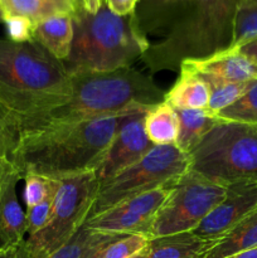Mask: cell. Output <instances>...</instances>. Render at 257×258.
<instances>
[{
	"instance_id": "cell-1",
	"label": "cell",
	"mask_w": 257,
	"mask_h": 258,
	"mask_svg": "<svg viewBox=\"0 0 257 258\" xmlns=\"http://www.w3.org/2000/svg\"><path fill=\"white\" fill-rule=\"evenodd\" d=\"M238 0H139L135 17L148 42L150 72L179 71L188 59L231 49Z\"/></svg>"
},
{
	"instance_id": "cell-2",
	"label": "cell",
	"mask_w": 257,
	"mask_h": 258,
	"mask_svg": "<svg viewBox=\"0 0 257 258\" xmlns=\"http://www.w3.org/2000/svg\"><path fill=\"white\" fill-rule=\"evenodd\" d=\"M131 113L134 112L77 122L47 123L22 131L14 161L18 175L23 179L27 174H39L59 180L93 171L123 117Z\"/></svg>"
},
{
	"instance_id": "cell-3",
	"label": "cell",
	"mask_w": 257,
	"mask_h": 258,
	"mask_svg": "<svg viewBox=\"0 0 257 258\" xmlns=\"http://www.w3.org/2000/svg\"><path fill=\"white\" fill-rule=\"evenodd\" d=\"M71 76L63 62L32 42L0 38V105L17 120L19 130L71 97Z\"/></svg>"
},
{
	"instance_id": "cell-4",
	"label": "cell",
	"mask_w": 257,
	"mask_h": 258,
	"mask_svg": "<svg viewBox=\"0 0 257 258\" xmlns=\"http://www.w3.org/2000/svg\"><path fill=\"white\" fill-rule=\"evenodd\" d=\"M70 76L72 86L70 100L38 117L22 131L47 123L77 122L135 112L159 105L165 95L151 77L131 67Z\"/></svg>"
},
{
	"instance_id": "cell-5",
	"label": "cell",
	"mask_w": 257,
	"mask_h": 258,
	"mask_svg": "<svg viewBox=\"0 0 257 258\" xmlns=\"http://www.w3.org/2000/svg\"><path fill=\"white\" fill-rule=\"evenodd\" d=\"M72 22V48L63 62L70 75L131 67L148 49L135 12L123 17L116 15L105 0L96 13L77 10Z\"/></svg>"
},
{
	"instance_id": "cell-6",
	"label": "cell",
	"mask_w": 257,
	"mask_h": 258,
	"mask_svg": "<svg viewBox=\"0 0 257 258\" xmlns=\"http://www.w3.org/2000/svg\"><path fill=\"white\" fill-rule=\"evenodd\" d=\"M189 159V170L216 183L257 181V125L219 118Z\"/></svg>"
},
{
	"instance_id": "cell-7",
	"label": "cell",
	"mask_w": 257,
	"mask_h": 258,
	"mask_svg": "<svg viewBox=\"0 0 257 258\" xmlns=\"http://www.w3.org/2000/svg\"><path fill=\"white\" fill-rule=\"evenodd\" d=\"M59 180V189L47 224L20 243V258H49L87 221L100 189L95 171Z\"/></svg>"
},
{
	"instance_id": "cell-8",
	"label": "cell",
	"mask_w": 257,
	"mask_h": 258,
	"mask_svg": "<svg viewBox=\"0 0 257 258\" xmlns=\"http://www.w3.org/2000/svg\"><path fill=\"white\" fill-rule=\"evenodd\" d=\"M189 154L175 145L154 146L140 160L100 184L87 221L122 202L175 180L189 170Z\"/></svg>"
},
{
	"instance_id": "cell-9",
	"label": "cell",
	"mask_w": 257,
	"mask_h": 258,
	"mask_svg": "<svg viewBox=\"0 0 257 258\" xmlns=\"http://www.w3.org/2000/svg\"><path fill=\"white\" fill-rule=\"evenodd\" d=\"M228 185L188 170L169 185L165 201L154 217L149 238L191 232L227 194Z\"/></svg>"
},
{
	"instance_id": "cell-10",
	"label": "cell",
	"mask_w": 257,
	"mask_h": 258,
	"mask_svg": "<svg viewBox=\"0 0 257 258\" xmlns=\"http://www.w3.org/2000/svg\"><path fill=\"white\" fill-rule=\"evenodd\" d=\"M170 183L122 202L92 217L83 226L106 233H140L149 237L154 217L168 196Z\"/></svg>"
},
{
	"instance_id": "cell-11",
	"label": "cell",
	"mask_w": 257,
	"mask_h": 258,
	"mask_svg": "<svg viewBox=\"0 0 257 258\" xmlns=\"http://www.w3.org/2000/svg\"><path fill=\"white\" fill-rule=\"evenodd\" d=\"M149 110L145 108L123 117L112 143L93 170L100 184L140 160L155 146L148 139L144 127Z\"/></svg>"
},
{
	"instance_id": "cell-12",
	"label": "cell",
	"mask_w": 257,
	"mask_h": 258,
	"mask_svg": "<svg viewBox=\"0 0 257 258\" xmlns=\"http://www.w3.org/2000/svg\"><path fill=\"white\" fill-rule=\"evenodd\" d=\"M257 207V181L229 184L223 201L191 231L206 241L217 242Z\"/></svg>"
},
{
	"instance_id": "cell-13",
	"label": "cell",
	"mask_w": 257,
	"mask_h": 258,
	"mask_svg": "<svg viewBox=\"0 0 257 258\" xmlns=\"http://www.w3.org/2000/svg\"><path fill=\"white\" fill-rule=\"evenodd\" d=\"M180 71L211 76L228 82L257 80V66L236 48L216 53L202 59L184 60L179 68V72Z\"/></svg>"
},
{
	"instance_id": "cell-14",
	"label": "cell",
	"mask_w": 257,
	"mask_h": 258,
	"mask_svg": "<svg viewBox=\"0 0 257 258\" xmlns=\"http://www.w3.org/2000/svg\"><path fill=\"white\" fill-rule=\"evenodd\" d=\"M20 176L12 173L0 181V247L18 246L27 234L25 213L18 201Z\"/></svg>"
},
{
	"instance_id": "cell-15",
	"label": "cell",
	"mask_w": 257,
	"mask_h": 258,
	"mask_svg": "<svg viewBox=\"0 0 257 258\" xmlns=\"http://www.w3.org/2000/svg\"><path fill=\"white\" fill-rule=\"evenodd\" d=\"M214 243L191 232L156 237L149 239L143 258H204Z\"/></svg>"
},
{
	"instance_id": "cell-16",
	"label": "cell",
	"mask_w": 257,
	"mask_h": 258,
	"mask_svg": "<svg viewBox=\"0 0 257 258\" xmlns=\"http://www.w3.org/2000/svg\"><path fill=\"white\" fill-rule=\"evenodd\" d=\"M33 40L42 45L58 60L65 62L72 48V17L66 14H55L40 20L34 25Z\"/></svg>"
},
{
	"instance_id": "cell-17",
	"label": "cell",
	"mask_w": 257,
	"mask_h": 258,
	"mask_svg": "<svg viewBox=\"0 0 257 258\" xmlns=\"http://www.w3.org/2000/svg\"><path fill=\"white\" fill-rule=\"evenodd\" d=\"M211 98L208 85L197 75L180 72V76L164 95V102L175 110H207Z\"/></svg>"
},
{
	"instance_id": "cell-18",
	"label": "cell",
	"mask_w": 257,
	"mask_h": 258,
	"mask_svg": "<svg viewBox=\"0 0 257 258\" xmlns=\"http://www.w3.org/2000/svg\"><path fill=\"white\" fill-rule=\"evenodd\" d=\"M144 127L153 145H175L180 122L176 111L163 101L146 112Z\"/></svg>"
},
{
	"instance_id": "cell-19",
	"label": "cell",
	"mask_w": 257,
	"mask_h": 258,
	"mask_svg": "<svg viewBox=\"0 0 257 258\" xmlns=\"http://www.w3.org/2000/svg\"><path fill=\"white\" fill-rule=\"evenodd\" d=\"M257 247V209L214 243L204 258H223Z\"/></svg>"
},
{
	"instance_id": "cell-20",
	"label": "cell",
	"mask_w": 257,
	"mask_h": 258,
	"mask_svg": "<svg viewBox=\"0 0 257 258\" xmlns=\"http://www.w3.org/2000/svg\"><path fill=\"white\" fill-rule=\"evenodd\" d=\"M175 110V108H174ZM178 113L180 130L175 146L186 154L199 144L219 121L218 117L207 110H175Z\"/></svg>"
},
{
	"instance_id": "cell-21",
	"label": "cell",
	"mask_w": 257,
	"mask_h": 258,
	"mask_svg": "<svg viewBox=\"0 0 257 258\" xmlns=\"http://www.w3.org/2000/svg\"><path fill=\"white\" fill-rule=\"evenodd\" d=\"M127 234L106 233L82 226L77 233L49 258H85Z\"/></svg>"
},
{
	"instance_id": "cell-22",
	"label": "cell",
	"mask_w": 257,
	"mask_h": 258,
	"mask_svg": "<svg viewBox=\"0 0 257 258\" xmlns=\"http://www.w3.org/2000/svg\"><path fill=\"white\" fill-rule=\"evenodd\" d=\"M19 138L17 120L0 105V181L9 174L17 173L14 161Z\"/></svg>"
},
{
	"instance_id": "cell-23",
	"label": "cell",
	"mask_w": 257,
	"mask_h": 258,
	"mask_svg": "<svg viewBox=\"0 0 257 258\" xmlns=\"http://www.w3.org/2000/svg\"><path fill=\"white\" fill-rule=\"evenodd\" d=\"M180 72H183V71H180ZM193 75H197L208 85L209 91H211V98H209V105L207 107V111L213 116H216L224 108L233 105L238 98H241L248 91L252 82L254 81L228 82V81H222L218 78L211 77V76L198 75V73H193Z\"/></svg>"
},
{
	"instance_id": "cell-24",
	"label": "cell",
	"mask_w": 257,
	"mask_h": 258,
	"mask_svg": "<svg viewBox=\"0 0 257 258\" xmlns=\"http://www.w3.org/2000/svg\"><path fill=\"white\" fill-rule=\"evenodd\" d=\"M3 18L24 17L34 24L58 14L47 0H0Z\"/></svg>"
},
{
	"instance_id": "cell-25",
	"label": "cell",
	"mask_w": 257,
	"mask_h": 258,
	"mask_svg": "<svg viewBox=\"0 0 257 258\" xmlns=\"http://www.w3.org/2000/svg\"><path fill=\"white\" fill-rule=\"evenodd\" d=\"M253 38H257V0H238L232 48L239 47Z\"/></svg>"
},
{
	"instance_id": "cell-26",
	"label": "cell",
	"mask_w": 257,
	"mask_h": 258,
	"mask_svg": "<svg viewBox=\"0 0 257 258\" xmlns=\"http://www.w3.org/2000/svg\"><path fill=\"white\" fill-rule=\"evenodd\" d=\"M23 180H24L23 199L27 208H32L48 199L55 198L60 185V180L58 179L39 175V174H27Z\"/></svg>"
},
{
	"instance_id": "cell-27",
	"label": "cell",
	"mask_w": 257,
	"mask_h": 258,
	"mask_svg": "<svg viewBox=\"0 0 257 258\" xmlns=\"http://www.w3.org/2000/svg\"><path fill=\"white\" fill-rule=\"evenodd\" d=\"M216 117L226 121L257 125V80L252 82L251 87L241 98L217 113Z\"/></svg>"
},
{
	"instance_id": "cell-28",
	"label": "cell",
	"mask_w": 257,
	"mask_h": 258,
	"mask_svg": "<svg viewBox=\"0 0 257 258\" xmlns=\"http://www.w3.org/2000/svg\"><path fill=\"white\" fill-rule=\"evenodd\" d=\"M149 239L145 234H127L105 247L100 258H133L146 248Z\"/></svg>"
},
{
	"instance_id": "cell-29",
	"label": "cell",
	"mask_w": 257,
	"mask_h": 258,
	"mask_svg": "<svg viewBox=\"0 0 257 258\" xmlns=\"http://www.w3.org/2000/svg\"><path fill=\"white\" fill-rule=\"evenodd\" d=\"M3 23L7 29L8 39L17 43L32 42L34 33V23L24 17L3 18Z\"/></svg>"
},
{
	"instance_id": "cell-30",
	"label": "cell",
	"mask_w": 257,
	"mask_h": 258,
	"mask_svg": "<svg viewBox=\"0 0 257 258\" xmlns=\"http://www.w3.org/2000/svg\"><path fill=\"white\" fill-rule=\"evenodd\" d=\"M53 203H54V198L48 199V201L32 207V208H27L25 224H27L28 236L37 233L38 231H40L47 224L50 213H52Z\"/></svg>"
},
{
	"instance_id": "cell-31",
	"label": "cell",
	"mask_w": 257,
	"mask_h": 258,
	"mask_svg": "<svg viewBox=\"0 0 257 258\" xmlns=\"http://www.w3.org/2000/svg\"><path fill=\"white\" fill-rule=\"evenodd\" d=\"M105 3L113 14L123 17L135 12L139 0H105Z\"/></svg>"
},
{
	"instance_id": "cell-32",
	"label": "cell",
	"mask_w": 257,
	"mask_h": 258,
	"mask_svg": "<svg viewBox=\"0 0 257 258\" xmlns=\"http://www.w3.org/2000/svg\"><path fill=\"white\" fill-rule=\"evenodd\" d=\"M58 14H66L73 17L76 13V5L73 0H47Z\"/></svg>"
},
{
	"instance_id": "cell-33",
	"label": "cell",
	"mask_w": 257,
	"mask_h": 258,
	"mask_svg": "<svg viewBox=\"0 0 257 258\" xmlns=\"http://www.w3.org/2000/svg\"><path fill=\"white\" fill-rule=\"evenodd\" d=\"M236 49H238L242 54L246 55L251 62H253L257 66V38L248 40L244 44L237 47Z\"/></svg>"
},
{
	"instance_id": "cell-34",
	"label": "cell",
	"mask_w": 257,
	"mask_h": 258,
	"mask_svg": "<svg viewBox=\"0 0 257 258\" xmlns=\"http://www.w3.org/2000/svg\"><path fill=\"white\" fill-rule=\"evenodd\" d=\"M19 246L0 247V258H20Z\"/></svg>"
},
{
	"instance_id": "cell-35",
	"label": "cell",
	"mask_w": 257,
	"mask_h": 258,
	"mask_svg": "<svg viewBox=\"0 0 257 258\" xmlns=\"http://www.w3.org/2000/svg\"><path fill=\"white\" fill-rule=\"evenodd\" d=\"M223 258H257V247L246 249V251L237 252V253L231 254V256H227Z\"/></svg>"
},
{
	"instance_id": "cell-36",
	"label": "cell",
	"mask_w": 257,
	"mask_h": 258,
	"mask_svg": "<svg viewBox=\"0 0 257 258\" xmlns=\"http://www.w3.org/2000/svg\"><path fill=\"white\" fill-rule=\"evenodd\" d=\"M102 0H85L86 10L90 13H96L101 7Z\"/></svg>"
},
{
	"instance_id": "cell-37",
	"label": "cell",
	"mask_w": 257,
	"mask_h": 258,
	"mask_svg": "<svg viewBox=\"0 0 257 258\" xmlns=\"http://www.w3.org/2000/svg\"><path fill=\"white\" fill-rule=\"evenodd\" d=\"M73 3H75V5H76V12H77V10H81V9H86L85 0H73Z\"/></svg>"
},
{
	"instance_id": "cell-38",
	"label": "cell",
	"mask_w": 257,
	"mask_h": 258,
	"mask_svg": "<svg viewBox=\"0 0 257 258\" xmlns=\"http://www.w3.org/2000/svg\"><path fill=\"white\" fill-rule=\"evenodd\" d=\"M103 248H101V249H97V251L96 252H93V253H91V254H88L87 257H85V258H100V254H101V251H102Z\"/></svg>"
},
{
	"instance_id": "cell-39",
	"label": "cell",
	"mask_w": 257,
	"mask_h": 258,
	"mask_svg": "<svg viewBox=\"0 0 257 258\" xmlns=\"http://www.w3.org/2000/svg\"><path fill=\"white\" fill-rule=\"evenodd\" d=\"M133 258H143V251H141L140 253L136 254V256H135V257H133Z\"/></svg>"
},
{
	"instance_id": "cell-40",
	"label": "cell",
	"mask_w": 257,
	"mask_h": 258,
	"mask_svg": "<svg viewBox=\"0 0 257 258\" xmlns=\"http://www.w3.org/2000/svg\"><path fill=\"white\" fill-rule=\"evenodd\" d=\"M0 23H3V14H2V12H0Z\"/></svg>"
},
{
	"instance_id": "cell-41",
	"label": "cell",
	"mask_w": 257,
	"mask_h": 258,
	"mask_svg": "<svg viewBox=\"0 0 257 258\" xmlns=\"http://www.w3.org/2000/svg\"><path fill=\"white\" fill-rule=\"evenodd\" d=\"M256 209H257V207H256Z\"/></svg>"
}]
</instances>
